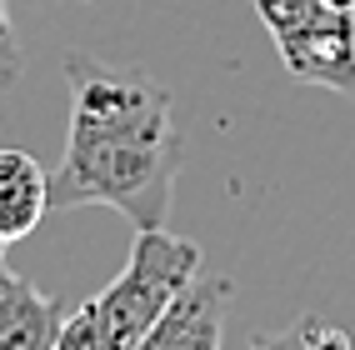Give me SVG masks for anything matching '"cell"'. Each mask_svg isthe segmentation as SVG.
Returning <instances> with one entry per match:
<instances>
[{
    "label": "cell",
    "mask_w": 355,
    "mask_h": 350,
    "mask_svg": "<svg viewBox=\"0 0 355 350\" xmlns=\"http://www.w3.org/2000/svg\"><path fill=\"white\" fill-rule=\"evenodd\" d=\"M65 80L70 135L51 170V210L110 205L135 230L165 225L185 160L175 96L140 70H115L90 55H70Z\"/></svg>",
    "instance_id": "cell-1"
},
{
    "label": "cell",
    "mask_w": 355,
    "mask_h": 350,
    "mask_svg": "<svg viewBox=\"0 0 355 350\" xmlns=\"http://www.w3.org/2000/svg\"><path fill=\"white\" fill-rule=\"evenodd\" d=\"M200 275V245L171 236L165 225L135 230L125 270L110 280L101 295L85 300V315L110 350H135L140 335L160 320V310Z\"/></svg>",
    "instance_id": "cell-2"
},
{
    "label": "cell",
    "mask_w": 355,
    "mask_h": 350,
    "mask_svg": "<svg viewBox=\"0 0 355 350\" xmlns=\"http://www.w3.org/2000/svg\"><path fill=\"white\" fill-rule=\"evenodd\" d=\"M255 15L295 80L355 96V10L330 0H255Z\"/></svg>",
    "instance_id": "cell-3"
},
{
    "label": "cell",
    "mask_w": 355,
    "mask_h": 350,
    "mask_svg": "<svg viewBox=\"0 0 355 350\" xmlns=\"http://www.w3.org/2000/svg\"><path fill=\"white\" fill-rule=\"evenodd\" d=\"M225 306H230V280L200 270L191 286L160 310V320L140 335L135 350H220Z\"/></svg>",
    "instance_id": "cell-4"
},
{
    "label": "cell",
    "mask_w": 355,
    "mask_h": 350,
    "mask_svg": "<svg viewBox=\"0 0 355 350\" xmlns=\"http://www.w3.org/2000/svg\"><path fill=\"white\" fill-rule=\"evenodd\" d=\"M60 306L0 261V350H55Z\"/></svg>",
    "instance_id": "cell-5"
},
{
    "label": "cell",
    "mask_w": 355,
    "mask_h": 350,
    "mask_svg": "<svg viewBox=\"0 0 355 350\" xmlns=\"http://www.w3.org/2000/svg\"><path fill=\"white\" fill-rule=\"evenodd\" d=\"M51 216V170L26 150H0V245L26 240Z\"/></svg>",
    "instance_id": "cell-6"
},
{
    "label": "cell",
    "mask_w": 355,
    "mask_h": 350,
    "mask_svg": "<svg viewBox=\"0 0 355 350\" xmlns=\"http://www.w3.org/2000/svg\"><path fill=\"white\" fill-rule=\"evenodd\" d=\"M0 70H6V85L20 76V40H15V26H10L6 0H0Z\"/></svg>",
    "instance_id": "cell-7"
},
{
    "label": "cell",
    "mask_w": 355,
    "mask_h": 350,
    "mask_svg": "<svg viewBox=\"0 0 355 350\" xmlns=\"http://www.w3.org/2000/svg\"><path fill=\"white\" fill-rule=\"evenodd\" d=\"M320 350H355V340L340 331V325H330V320H325V340H320Z\"/></svg>",
    "instance_id": "cell-8"
},
{
    "label": "cell",
    "mask_w": 355,
    "mask_h": 350,
    "mask_svg": "<svg viewBox=\"0 0 355 350\" xmlns=\"http://www.w3.org/2000/svg\"><path fill=\"white\" fill-rule=\"evenodd\" d=\"M0 85H6V70H0Z\"/></svg>",
    "instance_id": "cell-9"
},
{
    "label": "cell",
    "mask_w": 355,
    "mask_h": 350,
    "mask_svg": "<svg viewBox=\"0 0 355 350\" xmlns=\"http://www.w3.org/2000/svg\"><path fill=\"white\" fill-rule=\"evenodd\" d=\"M0 255H6V245H0Z\"/></svg>",
    "instance_id": "cell-10"
}]
</instances>
